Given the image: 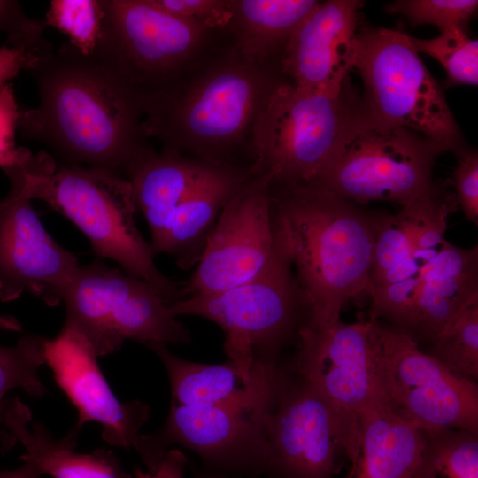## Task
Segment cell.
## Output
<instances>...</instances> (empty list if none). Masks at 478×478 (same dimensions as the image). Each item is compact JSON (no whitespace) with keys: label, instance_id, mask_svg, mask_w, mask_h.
I'll use <instances>...</instances> for the list:
<instances>
[{"label":"cell","instance_id":"1","mask_svg":"<svg viewBox=\"0 0 478 478\" xmlns=\"http://www.w3.org/2000/svg\"><path fill=\"white\" fill-rule=\"evenodd\" d=\"M29 73L39 103L19 112L18 131L45 144L60 164L126 177L151 148L142 129L143 93L104 58L68 43L50 46Z\"/></svg>","mask_w":478,"mask_h":478},{"label":"cell","instance_id":"2","mask_svg":"<svg viewBox=\"0 0 478 478\" xmlns=\"http://www.w3.org/2000/svg\"><path fill=\"white\" fill-rule=\"evenodd\" d=\"M276 239L309 304L315 327L340 321L368 297L377 214L324 188L271 184Z\"/></svg>","mask_w":478,"mask_h":478},{"label":"cell","instance_id":"3","mask_svg":"<svg viewBox=\"0 0 478 478\" xmlns=\"http://www.w3.org/2000/svg\"><path fill=\"white\" fill-rule=\"evenodd\" d=\"M280 79L268 63L249 61L233 47L189 77L143 94V133L166 150L235 163L232 153Z\"/></svg>","mask_w":478,"mask_h":478},{"label":"cell","instance_id":"4","mask_svg":"<svg viewBox=\"0 0 478 478\" xmlns=\"http://www.w3.org/2000/svg\"><path fill=\"white\" fill-rule=\"evenodd\" d=\"M28 194L70 220L100 259L116 262L125 273L149 283L170 305L183 300V282L164 274L150 243L135 222L130 181L112 172L79 165H56L45 152L23 162Z\"/></svg>","mask_w":478,"mask_h":478},{"label":"cell","instance_id":"5","mask_svg":"<svg viewBox=\"0 0 478 478\" xmlns=\"http://www.w3.org/2000/svg\"><path fill=\"white\" fill-rule=\"evenodd\" d=\"M364 112L349 81L328 93L281 76L251 130L252 169L270 175L273 184L314 181Z\"/></svg>","mask_w":478,"mask_h":478},{"label":"cell","instance_id":"6","mask_svg":"<svg viewBox=\"0 0 478 478\" xmlns=\"http://www.w3.org/2000/svg\"><path fill=\"white\" fill-rule=\"evenodd\" d=\"M169 309L175 317L197 316L220 326L228 359L248 375L277 365L281 349L298 343L311 319L309 304L277 239L272 259L253 279L219 293L187 297Z\"/></svg>","mask_w":478,"mask_h":478},{"label":"cell","instance_id":"7","mask_svg":"<svg viewBox=\"0 0 478 478\" xmlns=\"http://www.w3.org/2000/svg\"><path fill=\"white\" fill-rule=\"evenodd\" d=\"M352 69L363 81L362 100L372 118L419 133L447 151L464 144L443 89L410 35L382 27H358Z\"/></svg>","mask_w":478,"mask_h":478},{"label":"cell","instance_id":"8","mask_svg":"<svg viewBox=\"0 0 478 478\" xmlns=\"http://www.w3.org/2000/svg\"><path fill=\"white\" fill-rule=\"evenodd\" d=\"M64 328L80 334L97 357L118 351L126 341L151 344H188L189 329L146 281L104 259L80 266L62 301Z\"/></svg>","mask_w":478,"mask_h":478},{"label":"cell","instance_id":"9","mask_svg":"<svg viewBox=\"0 0 478 478\" xmlns=\"http://www.w3.org/2000/svg\"><path fill=\"white\" fill-rule=\"evenodd\" d=\"M446 151L419 133L376 120L365 108L325 169L309 184L354 204L385 201L402 206L429 187L434 163Z\"/></svg>","mask_w":478,"mask_h":478},{"label":"cell","instance_id":"10","mask_svg":"<svg viewBox=\"0 0 478 478\" xmlns=\"http://www.w3.org/2000/svg\"><path fill=\"white\" fill-rule=\"evenodd\" d=\"M371 319L327 327L306 324L289 367L328 403L345 436V456L358 450L360 418L388 404L371 332Z\"/></svg>","mask_w":478,"mask_h":478},{"label":"cell","instance_id":"11","mask_svg":"<svg viewBox=\"0 0 478 478\" xmlns=\"http://www.w3.org/2000/svg\"><path fill=\"white\" fill-rule=\"evenodd\" d=\"M104 58L143 94L188 71L211 28L159 8L152 0H104Z\"/></svg>","mask_w":478,"mask_h":478},{"label":"cell","instance_id":"12","mask_svg":"<svg viewBox=\"0 0 478 478\" xmlns=\"http://www.w3.org/2000/svg\"><path fill=\"white\" fill-rule=\"evenodd\" d=\"M370 319L390 408L425 429L452 428L478 435L477 382L451 372L404 332Z\"/></svg>","mask_w":478,"mask_h":478},{"label":"cell","instance_id":"13","mask_svg":"<svg viewBox=\"0 0 478 478\" xmlns=\"http://www.w3.org/2000/svg\"><path fill=\"white\" fill-rule=\"evenodd\" d=\"M171 404L164 425L140 434L133 448L154 472L173 445L196 452L212 471L266 475V419L271 409Z\"/></svg>","mask_w":478,"mask_h":478},{"label":"cell","instance_id":"14","mask_svg":"<svg viewBox=\"0 0 478 478\" xmlns=\"http://www.w3.org/2000/svg\"><path fill=\"white\" fill-rule=\"evenodd\" d=\"M271 184L270 175L253 170L226 203L200 260L183 281L185 298L234 288L267 266L276 249Z\"/></svg>","mask_w":478,"mask_h":478},{"label":"cell","instance_id":"15","mask_svg":"<svg viewBox=\"0 0 478 478\" xmlns=\"http://www.w3.org/2000/svg\"><path fill=\"white\" fill-rule=\"evenodd\" d=\"M266 475L335 478L343 431L320 394L289 367H281L276 396L266 419Z\"/></svg>","mask_w":478,"mask_h":478},{"label":"cell","instance_id":"16","mask_svg":"<svg viewBox=\"0 0 478 478\" xmlns=\"http://www.w3.org/2000/svg\"><path fill=\"white\" fill-rule=\"evenodd\" d=\"M25 158L4 169L10 190L0 199V300H14L27 290L56 306L78 259L52 239L36 214L27 188Z\"/></svg>","mask_w":478,"mask_h":478},{"label":"cell","instance_id":"17","mask_svg":"<svg viewBox=\"0 0 478 478\" xmlns=\"http://www.w3.org/2000/svg\"><path fill=\"white\" fill-rule=\"evenodd\" d=\"M89 343L77 332L62 328L52 339H44L45 364L69 401L78 411L76 425L80 433L87 423L102 427V438L108 444L133 447L147 422L150 409L140 400L120 402L113 393Z\"/></svg>","mask_w":478,"mask_h":478},{"label":"cell","instance_id":"18","mask_svg":"<svg viewBox=\"0 0 478 478\" xmlns=\"http://www.w3.org/2000/svg\"><path fill=\"white\" fill-rule=\"evenodd\" d=\"M361 5L357 0L319 2L280 53L281 76L300 89L340 92L353 66Z\"/></svg>","mask_w":478,"mask_h":478},{"label":"cell","instance_id":"19","mask_svg":"<svg viewBox=\"0 0 478 478\" xmlns=\"http://www.w3.org/2000/svg\"><path fill=\"white\" fill-rule=\"evenodd\" d=\"M166 371L172 403L181 405L272 406L279 383L278 365L266 366L248 375L232 360L203 364L174 355L166 344L148 347Z\"/></svg>","mask_w":478,"mask_h":478},{"label":"cell","instance_id":"20","mask_svg":"<svg viewBox=\"0 0 478 478\" xmlns=\"http://www.w3.org/2000/svg\"><path fill=\"white\" fill-rule=\"evenodd\" d=\"M478 295V247L446 242L426 266L423 282L398 330L431 343Z\"/></svg>","mask_w":478,"mask_h":478},{"label":"cell","instance_id":"21","mask_svg":"<svg viewBox=\"0 0 478 478\" xmlns=\"http://www.w3.org/2000/svg\"><path fill=\"white\" fill-rule=\"evenodd\" d=\"M252 173L251 164L212 165L175 210L163 236L151 247L154 255L171 256L183 270L195 267L222 208Z\"/></svg>","mask_w":478,"mask_h":478},{"label":"cell","instance_id":"22","mask_svg":"<svg viewBox=\"0 0 478 478\" xmlns=\"http://www.w3.org/2000/svg\"><path fill=\"white\" fill-rule=\"evenodd\" d=\"M428 452V429L385 404L361 416L358 450L344 478H422Z\"/></svg>","mask_w":478,"mask_h":478},{"label":"cell","instance_id":"23","mask_svg":"<svg viewBox=\"0 0 478 478\" xmlns=\"http://www.w3.org/2000/svg\"><path fill=\"white\" fill-rule=\"evenodd\" d=\"M29 407L19 397L8 400L4 424L25 450L22 461L34 465L52 478H135L125 471L112 451L99 448L92 452L75 451L78 434L71 429L61 439L54 438L41 421L31 423Z\"/></svg>","mask_w":478,"mask_h":478},{"label":"cell","instance_id":"24","mask_svg":"<svg viewBox=\"0 0 478 478\" xmlns=\"http://www.w3.org/2000/svg\"><path fill=\"white\" fill-rule=\"evenodd\" d=\"M214 165L173 151L152 148L127 173L136 210L146 220L150 246L163 236L175 210Z\"/></svg>","mask_w":478,"mask_h":478},{"label":"cell","instance_id":"25","mask_svg":"<svg viewBox=\"0 0 478 478\" xmlns=\"http://www.w3.org/2000/svg\"><path fill=\"white\" fill-rule=\"evenodd\" d=\"M315 0H230L235 48L247 60L268 63L315 7Z\"/></svg>","mask_w":478,"mask_h":478},{"label":"cell","instance_id":"26","mask_svg":"<svg viewBox=\"0 0 478 478\" xmlns=\"http://www.w3.org/2000/svg\"><path fill=\"white\" fill-rule=\"evenodd\" d=\"M44 24L68 38L84 56H98L104 41V0H51Z\"/></svg>","mask_w":478,"mask_h":478},{"label":"cell","instance_id":"27","mask_svg":"<svg viewBox=\"0 0 478 478\" xmlns=\"http://www.w3.org/2000/svg\"><path fill=\"white\" fill-rule=\"evenodd\" d=\"M429 355L458 376L478 379V295L430 343Z\"/></svg>","mask_w":478,"mask_h":478},{"label":"cell","instance_id":"28","mask_svg":"<svg viewBox=\"0 0 478 478\" xmlns=\"http://www.w3.org/2000/svg\"><path fill=\"white\" fill-rule=\"evenodd\" d=\"M422 478H478V435L460 429H428Z\"/></svg>","mask_w":478,"mask_h":478},{"label":"cell","instance_id":"29","mask_svg":"<svg viewBox=\"0 0 478 478\" xmlns=\"http://www.w3.org/2000/svg\"><path fill=\"white\" fill-rule=\"evenodd\" d=\"M418 53L436 59L447 73L445 88L478 83V41L468 36L464 27H453L431 39L411 36Z\"/></svg>","mask_w":478,"mask_h":478},{"label":"cell","instance_id":"30","mask_svg":"<svg viewBox=\"0 0 478 478\" xmlns=\"http://www.w3.org/2000/svg\"><path fill=\"white\" fill-rule=\"evenodd\" d=\"M44 339L39 335H24L12 346L0 343V402L7 393L21 389L33 397L47 393L40 374L45 364Z\"/></svg>","mask_w":478,"mask_h":478},{"label":"cell","instance_id":"31","mask_svg":"<svg viewBox=\"0 0 478 478\" xmlns=\"http://www.w3.org/2000/svg\"><path fill=\"white\" fill-rule=\"evenodd\" d=\"M477 6L476 0H396L385 6V12L404 15L413 26L431 24L443 32L466 28Z\"/></svg>","mask_w":478,"mask_h":478},{"label":"cell","instance_id":"32","mask_svg":"<svg viewBox=\"0 0 478 478\" xmlns=\"http://www.w3.org/2000/svg\"><path fill=\"white\" fill-rule=\"evenodd\" d=\"M457 165L451 179L447 181L455 191L459 207L465 218L478 224V153L462 144L453 151Z\"/></svg>","mask_w":478,"mask_h":478},{"label":"cell","instance_id":"33","mask_svg":"<svg viewBox=\"0 0 478 478\" xmlns=\"http://www.w3.org/2000/svg\"><path fill=\"white\" fill-rule=\"evenodd\" d=\"M45 27L43 20L27 15L20 3L0 0V32L6 34L5 43L27 48H42L49 43L42 36Z\"/></svg>","mask_w":478,"mask_h":478},{"label":"cell","instance_id":"34","mask_svg":"<svg viewBox=\"0 0 478 478\" xmlns=\"http://www.w3.org/2000/svg\"><path fill=\"white\" fill-rule=\"evenodd\" d=\"M13 86L11 82L0 88V168L3 170L22 161L28 150L16 145L19 116Z\"/></svg>","mask_w":478,"mask_h":478},{"label":"cell","instance_id":"35","mask_svg":"<svg viewBox=\"0 0 478 478\" xmlns=\"http://www.w3.org/2000/svg\"><path fill=\"white\" fill-rule=\"evenodd\" d=\"M170 13L197 20L211 29L226 27L229 21L230 0H152Z\"/></svg>","mask_w":478,"mask_h":478},{"label":"cell","instance_id":"36","mask_svg":"<svg viewBox=\"0 0 478 478\" xmlns=\"http://www.w3.org/2000/svg\"><path fill=\"white\" fill-rule=\"evenodd\" d=\"M51 45L27 48L4 43L0 47V88L19 74L30 71L38 63L43 52Z\"/></svg>","mask_w":478,"mask_h":478},{"label":"cell","instance_id":"37","mask_svg":"<svg viewBox=\"0 0 478 478\" xmlns=\"http://www.w3.org/2000/svg\"><path fill=\"white\" fill-rule=\"evenodd\" d=\"M186 455L177 448L170 449L154 472L135 468V478H183L187 466Z\"/></svg>","mask_w":478,"mask_h":478},{"label":"cell","instance_id":"38","mask_svg":"<svg viewBox=\"0 0 478 478\" xmlns=\"http://www.w3.org/2000/svg\"><path fill=\"white\" fill-rule=\"evenodd\" d=\"M42 475L34 465L26 461L14 469L0 470V478H41Z\"/></svg>","mask_w":478,"mask_h":478},{"label":"cell","instance_id":"39","mask_svg":"<svg viewBox=\"0 0 478 478\" xmlns=\"http://www.w3.org/2000/svg\"><path fill=\"white\" fill-rule=\"evenodd\" d=\"M7 403L8 400L5 399L0 402V443L4 448H11L16 443V441L5 428L4 424V416Z\"/></svg>","mask_w":478,"mask_h":478},{"label":"cell","instance_id":"40","mask_svg":"<svg viewBox=\"0 0 478 478\" xmlns=\"http://www.w3.org/2000/svg\"><path fill=\"white\" fill-rule=\"evenodd\" d=\"M21 328L20 322L15 317L0 314V330L18 332Z\"/></svg>","mask_w":478,"mask_h":478},{"label":"cell","instance_id":"41","mask_svg":"<svg viewBox=\"0 0 478 478\" xmlns=\"http://www.w3.org/2000/svg\"><path fill=\"white\" fill-rule=\"evenodd\" d=\"M195 478H231V477L228 474H225L222 473L210 470V471L198 472L196 474Z\"/></svg>","mask_w":478,"mask_h":478}]
</instances>
